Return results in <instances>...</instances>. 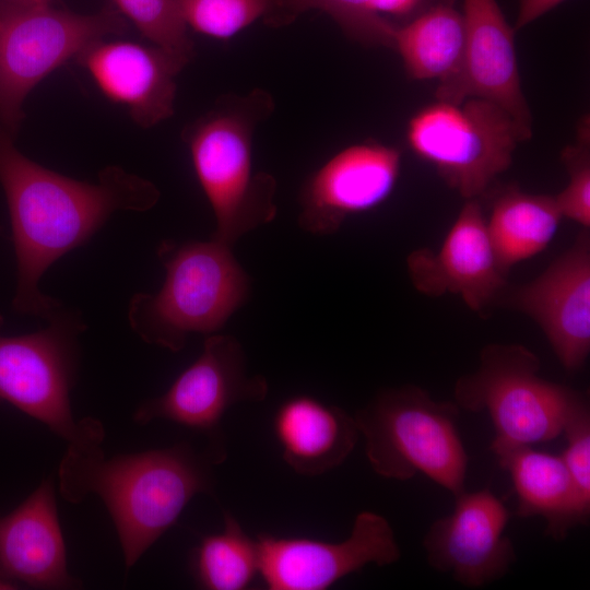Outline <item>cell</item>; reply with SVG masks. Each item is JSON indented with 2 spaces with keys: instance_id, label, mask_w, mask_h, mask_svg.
<instances>
[{
  "instance_id": "7",
  "label": "cell",
  "mask_w": 590,
  "mask_h": 590,
  "mask_svg": "<svg viewBox=\"0 0 590 590\" xmlns=\"http://www.w3.org/2000/svg\"><path fill=\"white\" fill-rule=\"evenodd\" d=\"M48 322L27 334L0 333V404L15 406L69 444L104 426L92 416L76 421L71 408L80 362L79 337L87 326L80 311L66 307ZM3 323L0 312V331Z\"/></svg>"
},
{
  "instance_id": "8",
  "label": "cell",
  "mask_w": 590,
  "mask_h": 590,
  "mask_svg": "<svg viewBox=\"0 0 590 590\" xmlns=\"http://www.w3.org/2000/svg\"><path fill=\"white\" fill-rule=\"evenodd\" d=\"M411 150L433 165L449 187L473 200L512 163L527 138L499 105L481 97L436 101L409 121Z\"/></svg>"
},
{
  "instance_id": "28",
  "label": "cell",
  "mask_w": 590,
  "mask_h": 590,
  "mask_svg": "<svg viewBox=\"0 0 590 590\" xmlns=\"http://www.w3.org/2000/svg\"><path fill=\"white\" fill-rule=\"evenodd\" d=\"M589 138H581L580 146L568 148L564 153V162L569 172L566 187L555 197L563 216L582 228L590 227V162L586 146Z\"/></svg>"
},
{
  "instance_id": "18",
  "label": "cell",
  "mask_w": 590,
  "mask_h": 590,
  "mask_svg": "<svg viewBox=\"0 0 590 590\" xmlns=\"http://www.w3.org/2000/svg\"><path fill=\"white\" fill-rule=\"evenodd\" d=\"M0 580L14 588L75 589L49 477L14 510L0 511Z\"/></svg>"
},
{
  "instance_id": "1",
  "label": "cell",
  "mask_w": 590,
  "mask_h": 590,
  "mask_svg": "<svg viewBox=\"0 0 590 590\" xmlns=\"http://www.w3.org/2000/svg\"><path fill=\"white\" fill-rule=\"evenodd\" d=\"M0 184L16 259L12 309L47 321L64 307L40 291L50 266L85 245L114 212H143L160 199L151 181L118 166L103 169L96 184L50 170L22 154L1 123Z\"/></svg>"
},
{
  "instance_id": "17",
  "label": "cell",
  "mask_w": 590,
  "mask_h": 590,
  "mask_svg": "<svg viewBox=\"0 0 590 590\" xmlns=\"http://www.w3.org/2000/svg\"><path fill=\"white\" fill-rule=\"evenodd\" d=\"M76 61L111 102L127 108L143 128L174 114L176 76L187 64L153 45L101 39L86 47Z\"/></svg>"
},
{
  "instance_id": "2",
  "label": "cell",
  "mask_w": 590,
  "mask_h": 590,
  "mask_svg": "<svg viewBox=\"0 0 590 590\" xmlns=\"http://www.w3.org/2000/svg\"><path fill=\"white\" fill-rule=\"evenodd\" d=\"M105 428L69 442L58 468V489L71 504L99 497L114 522L126 570L177 521L198 494H212L214 447L182 441L166 448L106 456Z\"/></svg>"
},
{
  "instance_id": "15",
  "label": "cell",
  "mask_w": 590,
  "mask_h": 590,
  "mask_svg": "<svg viewBox=\"0 0 590 590\" xmlns=\"http://www.w3.org/2000/svg\"><path fill=\"white\" fill-rule=\"evenodd\" d=\"M509 303L540 327L566 370H579L590 352L589 229Z\"/></svg>"
},
{
  "instance_id": "6",
  "label": "cell",
  "mask_w": 590,
  "mask_h": 590,
  "mask_svg": "<svg viewBox=\"0 0 590 590\" xmlns=\"http://www.w3.org/2000/svg\"><path fill=\"white\" fill-rule=\"evenodd\" d=\"M540 367L528 347L492 343L482 349L479 367L456 381V404L491 416L495 430L491 449L532 446L562 435L583 393L544 379Z\"/></svg>"
},
{
  "instance_id": "5",
  "label": "cell",
  "mask_w": 590,
  "mask_h": 590,
  "mask_svg": "<svg viewBox=\"0 0 590 590\" xmlns=\"http://www.w3.org/2000/svg\"><path fill=\"white\" fill-rule=\"evenodd\" d=\"M354 418L376 474L408 481L421 473L453 497L465 491L468 455L457 404L405 385L378 392Z\"/></svg>"
},
{
  "instance_id": "16",
  "label": "cell",
  "mask_w": 590,
  "mask_h": 590,
  "mask_svg": "<svg viewBox=\"0 0 590 590\" xmlns=\"http://www.w3.org/2000/svg\"><path fill=\"white\" fill-rule=\"evenodd\" d=\"M406 267L413 286L424 295L460 296L474 312H482L506 285L476 199L467 200L437 251H412Z\"/></svg>"
},
{
  "instance_id": "24",
  "label": "cell",
  "mask_w": 590,
  "mask_h": 590,
  "mask_svg": "<svg viewBox=\"0 0 590 590\" xmlns=\"http://www.w3.org/2000/svg\"><path fill=\"white\" fill-rule=\"evenodd\" d=\"M309 10L327 13L350 38L365 46L392 48L398 24L379 17L374 0H270L263 17L272 26H283Z\"/></svg>"
},
{
  "instance_id": "20",
  "label": "cell",
  "mask_w": 590,
  "mask_h": 590,
  "mask_svg": "<svg viewBox=\"0 0 590 590\" xmlns=\"http://www.w3.org/2000/svg\"><path fill=\"white\" fill-rule=\"evenodd\" d=\"M282 458L296 473L315 476L340 464L361 436L354 416L308 394L283 401L273 416Z\"/></svg>"
},
{
  "instance_id": "13",
  "label": "cell",
  "mask_w": 590,
  "mask_h": 590,
  "mask_svg": "<svg viewBox=\"0 0 590 590\" xmlns=\"http://www.w3.org/2000/svg\"><path fill=\"white\" fill-rule=\"evenodd\" d=\"M401 152L376 141L344 148L305 181L299 193V227L317 236L337 233L349 216L384 203L394 190Z\"/></svg>"
},
{
  "instance_id": "26",
  "label": "cell",
  "mask_w": 590,
  "mask_h": 590,
  "mask_svg": "<svg viewBox=\"0 0 590 590\" xmlns=\"http://www.w3.org/2000/svg\"><path fill=\"white\" fill-rule=\"evenodd\" d=\"M119 11L155 46L188 63L193 44L175 0H114Z\"/></svg>"
},
{
  "instance_id": "19",
  "label": "cell",
  "mask_w": 590,
  "mask_h": 590,
  "mask_svg": "<svg viewBox=\"0 0 590 590\" xmlns=\"http://www.w3.org/2000/svg\"><path fill=\"white\" fill-rule=\"evenodd\" d=\"M491 450L511 479L519 517L543 518L545 534L555 541L564 540L571 529L588 522L590 504L579 494L560 455L532 446Z\"/></svg>"
},
{
  "instance_id": "9",
  "label": "cell",
  "mask_w": 590,
  "mask_h": 590,
  "mask_svg": "<svg viewBox=\"0 0 590 590\" xmlns=\"http://www.w3.org/2000/svg\"><path fill=\"white\" fill-rule=\"evenodd\" d=\"M127 24L115 10L78 14L52 5L0 0V123L12 135L28 93L52 71Z\"/></svg>"
},
{
  "instance_id": "27",
  "label": "cell",
  "mask_w": 590,
  "mask_h": 590,
  "mask_svg": "<svg viewBox=\"0 0 590 590\" xmlns=\"http://www.w3.org/2000/svg\"><path fill=\"white\" fill-rule=\"evenodd\" d=\"M562 435L566 447L560 457L579 494L590 504V408L585 394L566 417Z\"/></svg>"
},
{
  "instance_id": "25",
  "label": "cell",
  "mask_w": 590,
  "mask_h": 590,
  "mask_svg": "<svg viewBox=\"0 0 590 590\" xmlns=\"http://www.w3.org/2000/svg\"><path fill=\"white\" fill-rule=\"evenodd\" d=\"M186 26L228 40L269 11L270 0H175Z\"/></svg>"
},
{
  "instance_id": "32",
  "label": "cell",
  "mask_w": 590,
  "mask_h": 590,
  "mask_svg": "<svg viewBox=\"0 0 590 590\" xmlns=\"http://www.w3.org/2000/svg\"><path fill=\"white\" fill-rule=\"evenodd\" d=\"M3 233V227L0 225V234Z\"/></svg>"
},
{
  "instance_id": "11",
  "label": "cell",
  "mask_w": 590,
  "mask_h": 590,
  "mask_svg": "<svg viewBox=\"0 0 590 590\" xmlns=\"http://www.w3.org/2000/svg\"><path fill=\"white\" fill-rule=\"evenodd\" d=\"M259 565L270 590H324L368 564L391 565L401 550L388 520L362 511L351 534L341 542L300 536L258 534Z\"/></svg>"
},
{
  "instance_id": "21",
  "label": "cell",
  "mask_w": 590,
  "mask_h": 590,
  "mask_svg": "<svg viewBox=\"0 0 590 590\" xmlns=\"http://www.w3.org/2000/svg\"><path fill=\"white\" fill-rule=\"evenodd\" d=\"M464 43L462 13L441 2L397 25L392 48L399 52L411 79L438 80L445 84L460 72Z\"/></svg>"
},
{
  "instance_id": "31",
  "label": "cell",
  "mask_w": 590,
  "mask_h": 590,
  "mask_svg": "<svg viewBox=\"0 0 590 590\" xmlns=\"http://www.w3.org/2000/svg\"><path fill=\"white\" fill-rule=\"evenodd\" d=\"M10 3L22 5H51L54 0H4Z\"/></svg>"
},
{
  "instance_id": "22",
  "label": "cell",
  "mask_w": 590,
  "mask_h": 590,
  "mask_svg": "<svg viewBox=\"0 0 590 590\" xmlns=\"http://www.w3.org/2000/svg\"><path fill=\"white\" fill-rule=\"evenodd\" d=\"M563 216L554 196L509 189L494 202L486 220L488 238L500 270L542 252L556 235Z\"/></svg>"
},
{
  "instance_id": "4",
  "label": "cell",
  "mask_w": 590,
  "mask_h": 590,
  "mask_svg": "<svg viewBox=\"0 0 590 590\" xmlns=\"http://www.w3.org/2000/svg\"><path fill=\"white\" fill-rule=\"evenodd\" d=\"M156 255L166 272L161 290L135 293L127 310L131 330L148 344L179 352L190 334L220 331L249 297L250 279L228 245L166 239Z\"/></svg>"
},
{
  "instance_id": "29",
  "label": "cell",
  "mask_w": 590,
  "mask_h": 590,
  "mask_svg": "<svg viewBox=\"0 0 590 590\" xmlns=\"http://www.w3.org/2000/svg\"><path fill=\"white\" fill-rule=\"evenodd\" d=\"M423 2L424 0H374V10L379 17L392 22L390 17H414L424 11L421 5Z\"/></svg>"
},
{
  "instance_id": "12",
  "label": "cell",
  "mask_w": 590,
  "mask_h": 590,
  "mask_svg": "<svg viewBox=\"0 0 590 590\" xmlns=\"http://www.w3.org/2000/svg\"><path fill=\"white\" fill-rule=\"evenodd\" d=\"M452 511L428 528L423 547L428 565L469 588H481L504 577L516 562V550L505 534L509 511L489 489L463 491Z\"/></svg>"
},
{
  "instance_id": "10",
  "label": "cell",
  "mask_w": 590,
  "mask_h": 590,
  "mask_svg": "<svg viewBox=\"0 0 590 590\" xmlns=\"http://www.w3.org/2000/svg\"><path fill=\"white\" fill-rule=\"evenodd\" d=\"M268 390L264 377L247 374L239 341L214 333L204 339L199 357L162 396L143 401L132 418L138 425L170 421L217 440L225 413L236 403L264 400Z\"/></svg>"
},
{
  "instance_id": "3",
  "label": "cell",
  "mask_w": 590,
  "mask_h": 590,
  "mask_svg": "<svg viewBox=\"0 0 590 590\" xmlns=\"http://www.w3.org/2000/svg\"><path fill=\"white\" fill-rule=\"evenodd\" d=\"M273 110L271 94L261 88L226 95L181 133L214 214L211 238L231 247L276 216V180L252 165L255 130Z\"/></svg>"
},
{
  "instance_id": "23",
  "label": "cell",
  "mask_w": 590,
  "mask_h": 590,
  "mask_svg": "<svg viewBox=\"0 0 590 590\" xmlns=\"http://www.w3.org/2000/svg\"><path fill=\"white\" fill-rule=\"evenodd\" d=\"M190 570L202 589H247L260 571L257 540L226 512L222 531L203 535L192 550Z\"/></svg>"
},
{
  "instance_id": "30",
  "label": "cell",
  "mask_w": 590,
  "mask_h": 590,
  "mask_svg": "<svg viewBox=\"0 0 590 590\" xmlns=\"http://www.w3.org/2000/svg\"><path fill=\"white\" fill-rule=\"evenodd\" d=\"M565 0H520L515 31L528 26Z\"/></svg>"
},
{
  "instance_id": "14",
  "label": "cell",
  "mask_w": 590,
  "mask_h": 590,
  "mask_svg": "<svg viewBox=\"0 0 590 590\" xmlns=\"http://www.w3.org/2000/svg\"><path fill=\"white\" fill-rule=\"evenodd\" d=\"M465 28L458 75L437 88L438 101L461 103L481 97L503 107L528 139L532 116L523 95L515 47V30L496 0H462Z\"/></svg>"
}]
</instances>
